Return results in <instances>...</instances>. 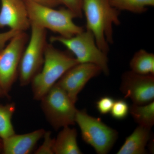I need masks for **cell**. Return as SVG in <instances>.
Instances as JSON below:
<instances>
[{"label":"cell","mask_w":154,"mask_h":154,"mask_svg":"<svg viewBox=\"0 0 154 154\" xmlns=\"http://www.w3.org/2000/svg\"><path fill=\"white\" fill-rule=\"evenodd\" d=\"M27 2H32L42 5L55 8L61 5L59 0H24Z\"/></svg>","instance_id":"obj_24"},{"label":"cell","mask_w":154,"mask_h":154,"mask_svg":"<svg viewBox=\"0 0 154 154\" xmlns=\"http://www.w3.org/2000/svg\"><path fill=\"white\" fill-rule=\"evenodd\" d=\"M51 132L45 131L43 138L44 141L34 152L35 154H54L53 146L54 139L51 137Z\"/></svg>","instance_id":"obj_20"},{"label":"cell","mask_w":154,"mask_h":154,"mask_svg":"<svg viewBox=\"0 0 154 154\" xmlns=\"http://www.w3.org/2000/svg\"><path fill=\"white\" fill-rule=\"evenodd\" d=\"M131 71L141 75H154V54L144 49L135 53L130 62Z\"/></svg>","instance_id":"obj_15"},{"label":"cell","mask_w":154,"mask_h":154,"mask_svg":"<svg viewBox=\"0 0 154 154\" xmlns=\"http://www.w3.org/2000/svg\"><path fill=\"white\" fill-rule=\"evenodd\" d=\"M45 131L43 128L22 134H16L2 140L3 154H29L36 144L43 138Z\"/></svg>","instance_id":"obj_12"},{"label":"cell","mask_w":154,"mask_h":154,"mask_svg":"<svg viewBox=\"0 0 154 154\" xmlns=\"http://www.w3.org/2000/svg\"><path fill=\"white\" fill-rule=\"evenodd\" d=\"M2 140L0 138V154L2 153Z\"/></svg>","instance_id":"obj_26"},{"label":"cell","mask_w":154,"mask_h":154,"mask_svg":"<svg viewBox=\"0 0 154 154\" xmlns=\"http://www.w3.org/2000/svg\"><path fill=\"white\" fill-rule=\"evenodd\" d=\"M0 29L26 32L30 28L28 11L24 0H0Z\"/></svg>","instance_id":"obj_11"},{"label":"cell","mask_w":154,"mask_h":154,"mask_svg":"<svg viewBox=\"0 0 154 154\" xmlns=\"http://www.w3.org/2000/svg\"><path fill=\"white\" fill-rule=\"evenodd\" d=\"M40 101L45 118L55 130L75 124V104L56 84Z\"/></svg>","instance_id":"obj_6"},{"label":"cell","mask_w":154,"mask_h":154,"mask_svg":"<svg viewBox=\"0 0 154 154\" xmlns=\"http://www.w3.org/2000/svg\"><path fill=\"white\" fill-rule=\"evenodd\" d=\"M120 89L125 98L130 99L133 104H148L154 101V75L137 74L131 71L125 72L122 76Z\"/></svg>","instance_id":"obj_9"},{"label":"cell","mask_w":154,"mask_h":154,"mask_svg":"<svg viewBox=\"0 0 154 154\" xmlns=\"http://www.w3.org/2000/svg\"><path fill=\"white\" fill-rule=\"evenodd\" d=\"M30 25H33L57 33L59 36L70 37L85 29L75 24L74 14L66 8H54L25 1Z\"/></svg>","instance_id":"obj_3"},{"label":"cell","mask_w":154,"mask_h":154,"mask_svg":"<svg viewBox=\"0 0 154 154\" xmlns=\"http://www.w3.org/2000/svg\"><path fill=\"white\" fill-rule=\"evenodd\" d=\"M111 5L119 11L143 14L149 7L154 6V0H109Z\"/></svg>","instance_id":"obj_18"},{"label":"cell","mask_w":154,"mask_h":154,"mask_svg":"<svg viewBox=\"0 0 154 154\" xmlns=\"http://www.w3.org/2000/svg\"><path fill=\"white\" fill-rule=\"evenodd\" d=\"M29 38L26 32H19L0 51V87L8 96L18 78L20 61Z\"/></svg>","instance_id":"obj_8"},{"label":"cell","mask_w":154,"mask_h":154,"mask_svg":"<svg viewBox=\"0 0 154 154\" xmlns=\"http://www.w3.org/2000/svg\"><path fill=\"white\" fill-rule=\"evenodd\" d=\"M151 129L138 125L126 138L117 154H145L146 147L151 138Z\"/></svg>","instance_id":"obj_13"},{"label":"cell","mask_w":154,"mask_h":154,"mask_svg":"<svg viewBox=\"0 0 154 154\" xmlns=\"http://www.w3.org/2000/svg\"><path fill=\"white\" fill-rule=\"evenodd\" d=\"M75 123L79 127L83 140L97 154L108 153L118 138L116 130L107 126L101 119L89 115L85 109L77 110Z\"/></svg>","instance_id":"obj_7"},{"label":"cell","mask_w":154,"mask_h":154,"mask_svg":"<svg viewBox=\"0 0 154 154\" xmlns=\"http://www.w3.org/2000/svg\"><path fill=\"white\" fill-rule=\"evenodd\" d=\"M50 42H59L71 52L79 63H91L99 66L104 74H109L107 54L98 46L93 33L86 30L70 37L51 36Z\"/></svg>","instance_id":"obj_4"},{"label":"cell","mask_w":154,"mask_h":154,"mask_svg":"<svg viewBox=\"0 0 154 154\" xmlns=\"http://www.w3.org/2000/svg\"><path fill=\"white\" fill-rule=\"evenodd\" d=\"M79 63L69 53L48 43L42 68L30 83L33 99L40 101L65 73Z\"/></svg>","instance_id":"obj_2"},{"label":"cell","mask_w":154,"mask_h":154,"mask_svg":"<svg viewBox=\"0 0 154 154\" xmlns=\"http://www.w3.org/2000/svg\"><path fill=\"white\" fill-rule=\"evenodd\" d=\"M5 98L9 99V98H10V96H8V95H6L5 93L4 92V91H3L2 88L0 87V99Z\"/></svg>","instance_id":"obj_25"},{"label":"cell","mask_w":154,"mask_h":154,"mask_svg":"<svg viewBox=\"0 0 154 154\" xmlns=\"http://www.w3.org/2000/svg\"><path fill=\"white\" fill-rule=\"evenodd\" d=\"M16 109L14 102L0 104V138L2 140L16 134L12 122Z\"/></svg>","instance_id":"obj_17"},{"label":"cell","mask_w":154,"mask_h":154,"mask_svg":"<svg viewBox=\"0 0 154 154\" xmlns=\"http://www.w3.org/2000/svg\"><path fill=\"white\" fill-rule=\"evenodd\" d=\"M98 66L91 63H79L65 73L56 84L60 86L75 104L78 95L88 82L102 73Z\"/></svg>","instance_id":"obj_10"},{"label":"cell","mask_w":154,"mask_h":154,"mask_svg":"<svg viewBox=\"0 0 154 154\" xmlns=\"http://www.w3.org/2000/svg\"><path fill=\"white\" fill-rule=\"evenodd\" d=\"M130 107L127 102L123 99L115 101L110 113L113 118L122 120L126 118L129 113Z\"/></svg>","instance_id":"obj_19"},{"label":"cell","mask_w":154,"mask_h":154,"mask_svg":"<svg viewBox=\"0 0 154 154\" xmlns=\"http://www.w3.org/2000/svg\"><path fill=\"white\" fill-rule=\"evenodd\" d=\"M31 34L22 54L19 69L18 78L20 86L30 84L41 70L44 62L47 42V30L36 25H30Z\"/></svg>","instance_id":"obj_5"},{"label":"cell","mask_w":154,"mask_h":154,"mask_svg":"<svg viewBox=\"0 0 154 154\" xmlns=\"http://www.w3.org/2000/svg\"><path fill=\"white\" fill-rule=\"evenodd\" d=\"M82 10L86 30L93 33L99 48L108 54L109 45L113 42V25L120 24V11L113 8L109 0H83Z\"/></svg>","instance_id":"obj_1"},{"label":"cell","mask_w":154,"mask_h":154,"mask_svg":"<svg viewBox=\"0 0 154 154\" xmlns=\"http://www.w3.org/2000/svg\"><path fill=\"white\" fill-rule=\"evenodd\" d=\"M115 102L113 98L109 96L101 97L96 103V108L100 114L105 115L110 113Z\"/></svg>","instance_id":"obj_22"},{"label":"cell","mask_w":154,"mask_h":154,"mask_svg":"<svg viewBox=\"0 0 154 154\" xmlns=\"http://www.w3.org/2000/svg\"><path fill=\"white\" fill-rule=\"evenodd\" d=\"M129 113L139 125L151 128L154 125V102L144 105L133 104Z\"/></svg>","instance_id":"obj_16"},{"label":"cell","mask_w":154,"mask_h":154,"mask_svg":"<svg viewBox=\"0 0 154 154\" xmlns=\"http://www.w3.org/2000/svg\"><path fill=\"white\" fill-rule=\"evenodd\" d=\"M77 136L75 128H71L69 126L63 128L54 139V154H82L78 144Z\"/></svg>","instance_id":"obj_14"},{"label":"cell","mask_w":154,"mask_h":154,"mask_svg":"<svg viewBox=\"0 0 154 154\" xmlns=\"http://www.w3.org/2000/svg\"><path fill=\"white\" fill-rule=\"evenodd\" d=\"M61 5H63L65 8L72 11L76 18H82L83 17V0H59Z\"/></svg>","instance_id":"obj_21"},{"label":"cell","mask_w":154,"mask_h":154,"mask_svg":"<svg viewBox=\"0 0 154 154\" xmlns=\"http://www.w3.org/2000/svg\"><path fill=\"white\" fill-rule=\"evenodd\" d=\"M20 32L16 30H9L8 31L0 33V51L6 46L8 42L17 33Z\"/></svg>","instance_id":"obj_23"}]
</instances>
